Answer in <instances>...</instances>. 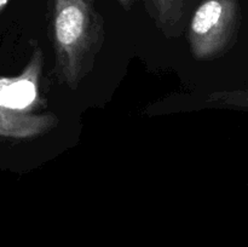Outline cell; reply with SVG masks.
<instances>
[{
    "label": "cell",
    "mask_w": 248,
    "mask_h": 247,
    "mask_svg": "<svg viewBox=\"0 0 248 247\" xmlns=\"http://www.w3.org/2000/svg\"><path fill=\"white\" fill-rule=\"evenodd\" d=\"M104 40V21L94 0H55L52 44L61 81L77 90L89 75Z\"/></svg>",
    "instance_id": "cell-1"
},
{
    "label": "cell",
    "mask_w": 248,
    "mask_h": 247,
    "mask_svg": "<svg viewBox=\"0 0 248 247\" xmlns=\"http://www.w3.org/2000/svg\"><path fill=\"white\" fill-rule=\"evenodd\" d=\"M236 12L235 0H203L189 24V45L194 58L215 57L228 39Z\"/></svg>",
    "instance_id": "cell-2"
},
{
    "label": "cell",
    "mask_w": 248,
    "mask_h": 247,
    "mask_svg": "<svg viewBox=\"0 0 248 247\" xmlns=\"http://www.w3.org/2000/svg\"><path fill=\"white\" fill-rule=\"evenodd\" d=\"M44 55L36 44L23 72L15 77L0 79V104L29 111L39 101V82L43 72Z\"/></svg>",
    "instance_id": "cell-3"
},
{
    "label": "cell",
    "mask_w": 248,
    "mask_h": 247,
    "mask_svg": "<svg viewBox=\"0 0 248 247\" xmlns=\"http://www.w3.org/2000/svg\"><path fill=\"white\" fill-rule=\"evenodd\" d=\"M57 125L58 118L52 113L35 114L0 104V137L34 139L52 131Z\"/></svg>",
    "instance_id": "cell-4"
},
{
    "label": "cell",
    "mask_w": 248,
    "mask_h": 247,
    "mask_svg": "<svg viewBox=\"0 0 248 247\" xmlns=\"http://www.w3.org/2000/svg\"><path fill=\"white\" fill-rule=\"evenodd\" d=\"M150 4L160 28L171 31L183 17L186 0H150Z\"/></svg>",
    "instance_id": "cell-5"
},
{
    "label": "cell",
    "mask_w": 248,
    "mask_h": 247,
    "mask_svg": "<svg viewBox=\"0 0 248 247\" xmlns=\"http://www.w3.org/2000/svg\"><path fill=\"white\" fill-rule=\"evenodd\" d=\"M119 2H120L121 6H124L125 9H130L131 4H132V0H119Z\"/></svg>",
    "instance_id": "cell-6"
},
{
    "label": "cell",
    "mask_w": 248,
    "mask_h": 247,
    "mask_svg": "<svg viewBox=\"0 0 248 247\" xmlns=\"http://www.w3.org/2000/svg\"><path fill=\"white\" fill-rule=\"evenodd\" d=\"M9 1L10 0H0V12H1L5 7H6V5L9 4Z\"/></svg>",
    "instance_id": "cell-7"
}]
</instances>
